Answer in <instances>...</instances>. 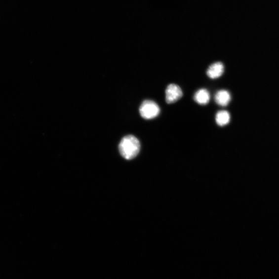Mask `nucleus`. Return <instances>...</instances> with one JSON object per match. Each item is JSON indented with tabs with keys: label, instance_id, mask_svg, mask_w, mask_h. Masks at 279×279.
I'll use <instances>...</instances> for the list:
<instances>
[{
	"label": "nucleus",
	"instance_id": "nucleus-1",
	"mask_svg": "<svg viewBox=\"0 0 279 279\" xmlns=\"http://www.w3.org/2000/svg\"><path fill=\"white\" fill-rule=\"evenodd\" d=\"M122 158L127 160L135 158L140 150V143L135 136L128 135L121 139L119 146Z\"/></svg>",
	"mask_w": 279,
	"mask_h": 279
},
{
	"label": "nucleus",
	"instance_id": "nucleus-2",
	"mask_svg": "<svg viewBox=\"0 0 279 279\" xmlns=\"http://www.w3.org/2000/svg\"><path fill=\"white\" fill-rule=\"evenodd\" d=\"M141 116L146 120L153 119L157 117L160 114L159 106L152 100H145L139 109Z\"/></svg>",
	"mask_w": 279,
	"mask_h": 279
},
{
	"label": "nucleus",
	"instance_id": "nucleus-3",
	"mask_svg": "<svg viewBox=\"0 0 279 279\" xmlns=\"http://www.w3.org/2000/svg\"><path fill=\"white\" fill-rule=\"evenodd\" d=\"M183 96L181 88L175 84H171L167 86L165 90L166 102L172 104L179 100Z\"/></svg>",
	"mask_w": 279,
	"mask_h": 279
},
{
	"label": "nucleus",
	"instance_id": "nucleus-4",
	"mask_svg": "<svg viewBox=\"0 0 279 279\" xmlns=\"http://www.w3.org/2000/svg\"><path fill=\"white\" fill-rule=\"evenodd\" d=\"M224 65L221 62L212 64L207 71V75L210 79L215 80L221 77L224 72Z\"/></svg>",
	"mask_w": 279,
	"mask_h": 279
},
{
	"label": "nucleus",
	"instance_id": "nucleus-5",
	"mask_svg": "<svg viewBox=\"0 0 279 279\" xmlns=\"http://www.w3.org/2000/svg\"><path fill=\"white\" fill-rule=\"evenodd\" d=\"M231 100L230 93L225 90L218 91L215 96V100L217 104L222 107L228 106Z\"/></svg>",
	"mask_w": 279,
	"mask_h": 279
},
{
	"label": "nucleus",
	"instance_id": "nucleus-6",
	"mask_svg": "<svg viewBox=\"0 0 279 279\" xmlns=\"http://www.w3.org/2000/svg\"><path fill=\"white\" fill-rule=\"evenodd\" d=\"M210 94L205 88L199 89L194 96L195 102L200 105H207L210 101Z\"/></svg>",
	"mask_w": 279,
	"mask_h": 279
},
{
	"label": "nucleus",
	"instance_id": "nucleus-7",
	"mask_svg": "<svg viewBox=\"0 0 279 279\" xmlns=\"http://www.w3.org/2000/svg\"><path fill=\"white\" fill-rule=\"evenodd\" d=\"M230 119L231 117L229 112L226 110L218 111L216 116L217 124L220 126H224L228 124Z\"/></svg>",
	"mask_w": 279,
	"mask_h": 279
}]
</instances>
